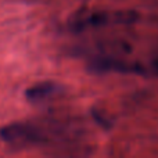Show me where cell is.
Masks as SVG:
<instances>
[{"label": "cell", "instance_id": "obj_1", "mask_svg": "<svg viewBox=\"0 0 158 158\" xmlns=\"http://www.w3.org/2000/svg\"><path fill=\"white\" fill-rule=\"evenodd\" d=\"M60 137V128L44 125L43 122H14L0 129V139L13 147H32L49 143L50 140Z\"/></svg>", "mask_w": 158, "mask_h": 158}, {"label": "cell", "instance_id": "obj_2", "mask_svg": "<svg viewBox=\"0 0 158 158\" xmlns=\"http://www.w3.org/2000/svg\"><path fill=\"white\" fill-rule=\"evenodd\" d=\"M58 92H60V86L54 82H39V83L31 86L27 90L25 96L29 103L39 104L54 97Z\"/></svg>", "mask_w": 158, "mask_h": 158}]
</instances>
